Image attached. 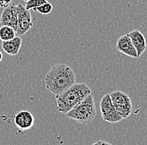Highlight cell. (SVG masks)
<instances>
[{"label":"cell","instance_id":"cell-10","mask_svg":"<svg viewBox=\"0 0 147 145\" xmlns=\"http://www.w3.org/2000/svg\"><path fill=\"white\" fill-rule=\"evenodd\" d=\"M127 35L129 37L133 46L137 52L138 57H140L146 50V41L145 36L140 31H139L137 29L130 31Z\"/></svg>","mask_w":147,"mask_h":145},{"label":"cell","instance_id":"cell-11","mask_svg":"<svg viewBox=\"0 0 147 145\" xmlns=\"http://www.w3.org/2000/svg\"><path fill=\"white\" fill-rule=\"evenodd\" d=\"M22 46V39L19 36H15L8 41H2V48L5 53L9 55H16L20 50Z\"/></svg>","mask_w":147,"mask_h":145},{"label":"cell","instance_id":"cell-12","mask_svg":"<svg viewBox=\"0 0 147 145\" xmlns=\"http://www.w3.org/2000/svg\"><path fill=\"white\" fill-rule=\"evenodd\" d=\"M16 36V31L10 26L2 25L0 27V39L2 41H8Z\"/></svg>","mask_w":147,"mask_h":145},{"label":"cell","instance_id":"cell-1","mask_svg":"<svg viewBox=\"0 0 147 145\" xmlns=\"http://www.w3.org/2000/svg\"><path fill=\"white\" fill-rule=\"evenodd\" d=\"M75 74L67 65H55L47 72L45 78L46 89L58 96L76 83Z\"/></svg>","mask_w":147,"mask_h":145},{"label":"cell","instance_id":"cell-8","mask_svg":"<svg viewBox=\"0 0 147 145\" xmlns=\"http://www.w3.org/2000/svg\"><path fill=\"white\" fill-rule=\"evenodd\" d=\"M13 122L15 126L20 131H27L33 128L34 125V115L27 110L20 111L13 117Z\"/></svg>","mask_w":147,"mask_h":145},{"label":"cell","instance_id":"cell-3","mask_svg":"<svg viewBox=\"0 0 147 145\" xmlns=\"http://www.w3.org/2000/svg\"><path fill=\"white\" fill-rule=\"evenodd\" d=\"M65 116L82 124L90 123L96 117V108L93 96L90 94L82 101L65 113Z\"/></svg>","mask_w":147,"mask_h":145},{"label":"cell","instance_id":"cell-15","mask_svg":"<svg viewBox=\"0 0 147 145\" xmlns=\"http://www.w3.org/2000/svg\"><path fill=\"white\" fill-rule=\"evenodd\" d=\"M92 145H112L110 143L106 142V141H104V140H98L96 141L95 143H94Z\"/></svg>","mask_w":147,"mask_h":145},{"label":"cell","instance_id":"cell-13","mask_svg":"<svg viewBox=\"0 0 147 145\" xmlns=\"http://www.w3.org/2000/svg\"><path fill=\"white\" fill-rule=\"evenodd\" d=\"M34 10L38 12V13L41 14L47 15V14H49L52 12V10H53V6H52V4H51L50 3L47 2L45 3H44L43 5L38 7V8L34 9Z\"/></svg>","mask_w":147,"mask_h":145},{"label":"cell","instance_id":"cell-16","mask_svg":"<svg viewBox=\"0 0 147 145\" xmlns=\"http://www.w3.org/2000/svg\"><path fill=\"white\" fill-rule=\"evenodd\" d=\"M2 60H3V54L2 52H0V62L2 61Z\"/></svg>","mask_w":147,"mask_h":145},{"label":"cell","instance_id":"cell-4","mask_svg":"<svg viewBox=\"0 0 147 145\" xmlns=\"http://www.w3.org/2000/svg\"><path fill=\"white\" fill-rule=\"evenodd\" d=\"M111 101L122 119L127 118L132 112L131 100L125 92L115 91L110 93Z\"/></svg>","mask_w":147,"mask_h":145},{"label":"cell","instance_id":"cell-7","mask_svg":"<svg viewBox=\"0 0 147 145\" xmlns=\"http://www.w3.org/2000/svg\"><path fill=\"white\" fill-rule=\"evenodd\" d=\"M1 25H7L12 27L15 31L18 27V10L17 5L11 3L3 10L0 17Z\"/></svg>","mask_w":147,"mask_h":145},{"label":"cell","instance_id":"cell-2","mask_svg":"<svg viewBox=\"0 0 147 145\" xmlns=\"http://www.w3.org/2000/svg\"><path fill=\"white\" fill-rule=\"evenodd\" d=\"M90 94H91V90L85 83H74L63 93L55 96L56 109L65 114Z\"/></svg>","mask_w":147,"mask_h":145},{"label":"cell","instance_id":"cell-14","mask_svg":"<svg viewBox=\"0 0 147 145\" xmlns=\"http://www.w3.org/2000/svg\"><path fill=\"white\" fill-rule=\"evenodd\" d=\"M45 3H47V0H28L24 7L28 10L34 9L38 7H39V6H41V5H43Z\"/></svg>","mask_w":147,"mask_h":145},{"label":"cell","instance_id":"cell-5","mask_svg":"<svg viewBox=\"0 0 147 145\" xmlns=\"http://www.w3.org/2000/svg\"><path fill=\"white\" fill-rule=\"evenodd\" d=\"M100 108L102 118L105 122L115 123H119V121L122 120V118L119 116L118 112L115 108V107L111 101L110 93L105 94L101 98Z\"/></svg>","mask_w":147,"mask_h":145},{"label":"cell","instance_id":"cell-6","mask_svg":"<svg viewBox=\"0 0 147 145\" xmlns=\"http://www.w3.org/2000/svg\"><path fill=\"white\" fill-rule=\"evenodd\" d=\"M18 10V27L16 30V34L18 35H24L33 26V20L31 17V14L29 10L25 9L22 3H18L17 5Z\"/></svg>","mask_w":147,"mask_h":145},{"label":"cell","instance_id":"cell-9","mask_svg":"<svg viewBox=\"0 0 147 145\" xmlns=\"http://www.w3.org/2000/svg\"><path fill=\"white\" fill-rule=\"evenodd\" d=\"M115 47L116 50L121 52L122 54H125V55H128L132 58H139L137 52L127 34L119 37L117 39Z\"/></svg>","mask_w":147,"mask_h":145}]
</instances>
